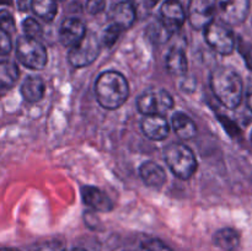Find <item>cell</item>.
<instances>
[{"label": "cell", "instance_id": "cell-1", "mask_svg": "<svg viewBox=\"0 0 252 251\" xmlns=\"http://www.w3.org/2000/svg\"><path fill=\"white\" fill-rule=\"evenodd\" d=\"M95 95L101 107L110 111L117 110L129 96L127 79L120 71H103L96 79Z\"/></svg>", "mask_w": 252, "mask_h": 251}, {"label": "cell", "instance_id": "cell-2", "mask_svg": "<svg viewBox=\"0 0 252 251\" xmlns=\"http://www.w3.org/2000/svg\"><path fill=\"white\" fill-rule=\"evenodd\" d=\"M211 89L221 105L229 110L238 107L243 100V79L230 66H218L211 75Z\"/></svg>", "mask_w": 252, "mask_h": 251}, {"label": "cell", "instance_id": "cell-3", "mask_svg": "<svg viewBox=\"0 0 252 251\" xmlns=\"http://www.w3.org/2000/svg\"><path fill=\"white\" fill-rule=\"evenodd\" d=\"M164 159L170 171L180 180L191 179L197 171V159L189 147L180 142L170 143L164 150Z\"/></svg>", "mask_w": 252, "mask_h": 251}, {"label": "cell", "instance_id": "cell-4", "mask_svg": "<svg viewBox=\"0 0 252 251\" xmlns=\"http://www.w3.org/2000/svg\"><path fill=\"white\" fill-rule=\"evenodd\" d=\"M17 61L32 70H41L48 63L47 49L38 39L21 36L16 41Z\"/></svg>", "mask_w": 252, "mask_h": 251}, {"label": "cell", "instance_id": "cell-5", "mask_svg": "<svg viewBox=\"0 0 252 251\" xmlns=\"http://www.w3.org/2000/svg\"><path fill=\"white\" fill-rule=\"evenodd\" d=\"M204 31V38L208 46L221 56H229L236 46L235 34L228 25L212 21Z\"/></svg>", "mask_w": 252, "mask_h": 251}, {"label": "cell", "instance_id": "cell-6", "mask_svg": "<svg viewBox=\"0 0 252 251\" xmlns=\"http://www.w3.org/2000/svg\"><path fill=\"white\" fill-rule=\"evenodd\" d=\"M174 98L164 89L153 88L137 98V108L142 115H165L174 107Z\"/></svg>", "mask_w": 252, "mask_h": 251}, {"label": "cell", "instance_id": "cell-7", "mask_svg": "<svg viewBox=\"0 0 252 251\" xmlns=\"http://www.w3.org/2000/svg\"><path fill=\"white\" fill-rule=\"evenodd\" d=\"M101 52V42L94 34H85L76 46L69 48L68 62L74 68H84L97 59Z\"/></svg>", "mask_w": 252, "mask_h": 251}, {"label": "cell", "instance_id": "cell-8", "mask_svg": "<svg viewBox=\"0 0 252 251\" xmlns=\"http://www.w3.org/2000/svg\"><path fill=\"white\" fill-rule=\"evenodd\" d=\"M250 10V0H216L214 11L223 24L238 26L246 20Z\"/></svg>", "mask_w": 252, "mask_h": 251}, {"label": "cell", "instance_id": "cell-9", "mask_svg": "<svg viewBox=\"0 0 252 251\" xmlns=\"http://www.w3.org/2000/svg\"><path fill=\"white\" fill-rule=\"evenodd\" d=\"M186 20V12L179 0H166L160 9V22L170 34L177 33Z\"/></svg>", "mask_w": 252, "mask_h": 251}, {"label": "cell", "instance_id": "cell-10", "mask_svg": "<svg viewBox=\"0 0 252 251\" xmlns=\"http://www.w3.org/2000/svg\"><path fill=\"white\" fill-rule=\"evenodd\" d=\"M186 17L194 30H204L214 21V6L209 0H189Z\"/></svg>", "mask_w": 252, "mask_h": 251}, {"label": "cell", "instance_id": "cell-11", "mask_svg": "<svg viewBox=\"0 0 252 251\" xmlns=\"http://www.w3.org/2000/svg\"><path fill=\"white\" fill-rule=\"evenodd\" d=\"M86 34V26L80 19L69 17L65 19L59 29V41L66 48L76 46Z\"/></svg>", "mask_w": 252, "mask_h": 251}, {"label": "cell", "instance_id": "cell-12", "mask_svg": "<svg viewBox=\"0 0 252 251\" xmlns=\"http://www.w3.org/2000/svg\"><path fill=\"white\" fill-rule=\"evenodd\" d=\"M140 128L148 139L155 142L164 140L170 133V125L164 115L144 116L140 122Z\"/></svg>", "mask_w": 252, "mask_h": 251}, {"label": "cell", "instance_id": "cell-13", "mask_svg": "<svg viewBox=\"0 0 252 251\" xmlns=\"http://www.w3.org/2000/svg\"><path fill=\"white\" fill-rule=\"evenodd\" d=\"M81 198L84 203L95 212L101 213H108L115 208L112 199L107 196L103 191L95 186H84L81 187Z\"/></svg>", "mask_w": 252, "mask_h": 251}, {"label": "cell", "instance_id": "cell-14", "mask_svg": "<svg viewBox=\"0 0 252 251\" xmlns=\"http://www.w3.org/2000/svg\"><path fill=\"white\" fill-rule=\"evenodd\" d=\"M137 17V10L135 5L130 1H121L113 6L111 10L110 19L112 24L118 25L123 30H127L134 24Z\"/></svg>", "mask_w": 252, "mask_h": 251}, {"label": "cell", "instance_id": "cell-15", "mask_svg": "<svg viewBox=\"0 0 252 251\" xmlns=\"http://www.w3.org/2000/svg\"><path fill=\"white\" fill-rule=\"evenodd\" d=\"M20 91L24 100L27 102H39L46 94V83L41 76L30 75L24 80Z\"/></svg>", "mask_w": 252, "mask_h": 251}, {"label": "cell", "instance_id": "cell-16", "mask_svg": "<svg viewBox=\"0 0 252 251\" xmlns=\"http://www.w3.org/2000/svg\"><path fill=\"white\" fill-rule=\"evenodd\" d=\"M140 179L147 186L160 188L166 181L165 170L155 161H145L139 167Z\"/></svg>", "mask_w": 252, "mask_h": 251}, {"label": "cell", "instance_id": "cell-17", "mask_svg": "<svg viewBox=\"0 0 252 251\" xmlns=\"http://www.w3.org/2000/svg\"><path fill=\"white\" fill-rule=\"evenodd\" d=\"M171 126L180 139L189 140L197 135L196 123L189 115L184 112H176L172 116Z\"/></svg>", "mask_w": 252, "mask_h": 251}, {"label": "cell", "instance_id": "cell-18", "mask_svg": "<svg viewBox=\"0 0 252 251\" xmlns=\"http://www.w3.org/2000/svg\"><path fill=\"white\" fill-rule=\"evenodd\" d=\"M20 70L12 61H0V96L9 93L19 80Z\"/></svg>", "mask_w": 252, "mask_h": 251}, {"label": "cell", "instance_id": "cell-19", "mask_svg": "<svg viewBox=\"0 0 252 251\" xmlns=\"http://www.w3.org/2000/svg\"><path fill=\"white\" fill-rule=\"evenodd\" d=\"M167 73L174 76H182L187 71V57L186 53L180 47H174L170 49L165 59Z\"/></svg>", "mask_w": 252, "mask_h": 251}, {"label": "cell", "instance_id": "cell-20", "mask_svg": "<svg viewBox=\"0 0 252 251\" xmlns=\"http://www.w3.org/2000/svg\"><path fill=\"white\" fill-rule=\"evenodd\" d=\"M213 243L223 251H235L240 245V234L233 228H223L216 231Z\"/></svg>", "mask_w": 252, "mask_h": 251}, {"label": "cell", "instance_id": "cell-21", "mask_svg": "<svg viewBox=\"0 0 252 251\" xmlns=\"http://www.w3.org/2000/svg\"><path fill=\"white\" fill-rule=\"evenodd\" d=\"M30 7L37 17L47 22L53 21L58 12L57 0H31Z\"/></svg>", "mask_w": 252, "mask_h": 251}, {"label": "cell", "instance_id": "cell-22", "mask_svg": "<svg viewBox=\"0 0 252 251\" xmlns=\"http://www.w3.org/2000/svg\"><path fill=\"white\" fill-rule=\"evenodd\" d=\"M148 36L155 43H165V42L169 41V38L172 34L167 32V30L162 26V24L159 20V21L153 22V24L149 25V27H148Z\"/></svg>", "mask_w": 252, "mask_h": 251}, {"label": "cell", "instance_id": "cell-23", "mask_svg": "<svg viewBox=\"0 0 252 251\" xmlns=\"http://www.w3.org/2000/svg\"><path fill=\"white\" fill-rule=\"evenodd\" d=\"M123 31H125V30L121 26H118V25L116 24H111L110 26L103 31L102 37H101V44H103V46L107 47V48H112V47L115 46L116 42L118 41V38H120Z\"/></svg>", "mask_w": 252, "mask_h": 251}, {"label": "cell", "instance_id": "cell-24", "mask_svg": "<svg viewBox=\"0 0 252 251\" xmlns=\"http://www.w3.org/2000/svg\"><path fill=\"white\" fill-rule=\"evenodd\" d=\"M22 30L25 32V36L31 37V38L38 39L43 34V30L39 22L33 17H27L22 22Z\"/></svg>", "mask_w": 252, "mask_h": 251}, {"label": "cell", "instance_id": "cell-25", "mask_svg": "<svg viewBox=\"0 0 252 251\" xmlns=\"http://www.w3.org/2000/svg\"><path fill=\"white\" fill-rule=\"evenodd\" d=\"M0 31L11 36L16 32V24L12 14L7 10H0Z\"/></svg>", "mask_w": 252, "mask_h": 251}, {"label": "cell", "instance_id": "cell-26", "mask_svg": "<svg viewBox=\"0 0 252 251\" xmlns=\"http://www.w3.org/2000/svg\"><path fill=\"white\" fill-rule=\"evenodd\" d=\"M106 7V0H88L85 9L89 14L97 15L102 12Z\"/></svg>", "mask_w": 252, "mask_h": 251}, {"label": "cell", "instance_id": "cell-27", "mask_svg": "<svg viewBox=\"0 0 252 251\" xmlns=\"http://www.w3.org/2000/svg\"><path fill=\"white\" fill-rule=\"evenodd\" d=\"M11 37L5 33V32L0 31V56H7L11 52Z\"/></svg>", "mask_w": 252, "mask_h": 251}, {"label": "cell", "instance_id": "cell-28", "mask_svg": "<svg viewBox=\"0 0 252 251\" xmlns=\"http://www.w3.org/2000/svg\"><path fill=\"white\" fill-rule=\"evenodd\" d=\"M158 2L159 0H139V5L145 10H152Z\"/></svg>", "mask_w": 252, "mask_h": 251}, {"label": "cell", "instance_id": "cell-29", "mask_svg": "<svg viewBox=\"0 0 252 251\" xmlns=\"http://www.w3.org/2000/svg\"><path fill=\"white\" fill-rule=\"evenodd\" d=\"M29 6V0H17V7H19V10H21V11H27Z\"/></svg>", "mask_w": 252, "mask_h": 251}, {"label": "cell", "instance_id": "cell-30", "mask_svg": "<svg viewBox=\"0 0 252 251\" xmlns=\"http://www.w3.org/2000/svg\"><path fill=\"white\" fill-rule=\"evenodd\" d=\"M246 102H248L249 108H250V111L252 112V88L249 90L248 97H246Z\"/></svg>", "mask_w": 252, "mask_h": 251}, {"label": "cell", "instance_id": "cell-31", "mask_svg": "<svg viewBox=\"0 0 252 251\" xmlns=\"http://www.w3.org/2000/svg\"><path fill=\"white\" fill-rule=\"evenodd\" d=\"M0 251H19L17 249H11V248H1Z\"/></svg>", "mask_w": 252, "mask_h": 251}, {"label": "cell", "instance_id": "cell-32", "mask_svg": "<svg viewBox=\"0 0 252 251\" xmlns=\"http://www.w3.org/2000/svg\"><path fill=\"white\" fill-rule=\"evenodd\" d=\"M68 251H85L84 249H80V248H75V249H70V250Z\"/></svg>", "mask_w": 252, "mask_h": 251}, {"label": "cell", "instance_id": "cell-33", "mask_svg": "<svg viewBox=\"0 0 252 251\" xmlns=\"http://www.w3.org/2000/svg\"><path fill=\"white\" fill-rule=\"evenodd\" d=\"M57 1H64V0H57Z\"/></svg>", "mask_w": 252, "mask_h": 251}, {"label": "cell", "instance_id": "cell-34", "mask_svg": "<svg viewBox=\"0 0 252 251\" xmlns=\"http://www.w3.org/2000/svg\"><path fill=\"white\" fill-rule=\"evenodd\" d=\"M251 142H252V133H251Z\"/></svg>", "mask_w": 252, "mask_h": 251}]
</instances>
